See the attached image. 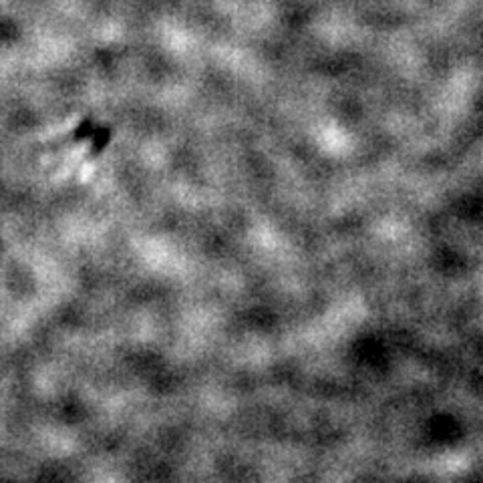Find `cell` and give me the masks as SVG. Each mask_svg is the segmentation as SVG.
Wrapping results in <instances>:
<instances>
[{
    "label": "cell",
    "instance_id": "obj_1",
    "mask_svg": "<svg viewBox=\"0 0 483 483\" xmlns=\"http://www.w3.org/2000/svg\"><path fill=\"white\" fill-rule=\"evenodd\" d=\"M89 149H91V145H89V143H80V145H77V148H72L71 151L64 153V156L61 157V167H59V172L55 174L56 182L64 180V175H69L71 169L75 167V165H79L80 161H83V157L87 156Z\"/></svg>",
    "mask_w": 483,
    "mask_h": 483
}]
</instances>
